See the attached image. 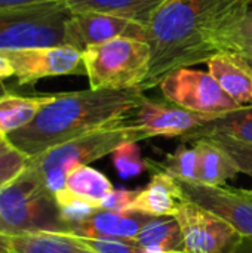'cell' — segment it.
<instances>
[{
  "instance_id": "cell-1",
  "label": "cell",
  "mask_w": 252,
  "mask_h": 253,
  "mask_svg": "<svg viewBox=\"0 0 252 253\" xmlns=\"http://www.w3.org/2000/svg\"><path fill=\"white\" fill-rule=\"evenodd\" d=\"M252 0H166L146 28L151 50L146 92L171 73L208 62L221 40L251 10Z\"/></svg>"
},
{
  "instance_id": "cell-2",
  "label": "cell",
  "mask_w": 252,
  "mask_h": 253,
  "mask_svg": "<svg viewBox=\"0 0 252 253\" xmlns=\"http://www.w3.org/2000/svg\"><path fill=\"white\" fill-rule=\"evenodd\" d=\"M144 98L141 87L56 93L31 123L6 139L15 150L31 159L64 142L129 119Z\"/></svg>"
},
{
  "instance_id": "cell-3",
  "label": "cell",
  "mask_w": 252,
  "mask_h": 253,
  "mask_svg": "<svg viewBox=\"0 0 252 253\" xmlns=\"http://www.w3.org/2000/svg\"><path fill=\"white\" fill-rule=\"evenodd\" d=\"M143 139L146 136L126 119L31 157L28 165L36 169L48 190L55 196L65 188L67 175L74 169L89 166L92 162L113 154L123 142Z\"/></svg>"
},
{
  "instance_id": "cell-4",
  "label": "cell",
  "mask_w": 252,
  "mask_h": 253,
  "mask_svg": "<svg viewBox=\"0 0 252 253\" xmlns=\"http://www.w3.org/2000/svg\"><path fill=\"white\" fill-rule=\"evenodd\" d=\"M0 219L10 237L39 231H67L55 196L28 163L0 190Z\"/></svg>"
},
{
  "instance_id": "cell-5",
  "label": "cell",
  "mask_w": 252,
  "mask_h": 253,
  "mask_svg": "<svg viewBox=\"0 0 252 253\" xmlns=\"http://www.w3.org/2000/svg\"><path fill=\"white\" fill-rule=\"evenodd\" d=\"M89 89L141 87L149 70L151 50L147 42L117 37L82 52Z\"/></svg>"
},
{
  "instance_id": "cell-6",
  "label": "cell",
  "mask_w": 252,
  "mask_h": 253,
  "mask_svg": "<svg viewBox=\"0 0 252 253\" xmlns=\"http://www.w3.org/2000/svg\"><path fill=\"white\" fill-rule=\"evenodd\" d=\"M70 16L64 0L0 9V52L64 44Z\"/></svg>"
},
{
  "instance_id": "cell-7",
  "label": "cell",
  "mask_w": 252,
  "mask_h": 253,
  "mask_svg": "<svg viewBox=\"0 0 252 253\" xmlns=\"http://www.w3.org/2000/svg\"><path fill=\"white\" fill-rule=\"evenodd\" d=\"M159 87L168 102L198 114L223 116L244 108L223 90L209 71L193 70L192 67L171 73Z\"/></svg>"
},
{
  "instance_id": "cell-8",
  "label": "cell",
  "mask_w": 252,
  "mask_h": 253,
  "mask_svg": "<svg viewBox=\"0 0 252 253\" xmlns=\"http://www.w3.org/2000/svg\"><path fill=\"white\" fill-rule=\"evenodd\" d=\"M175 181L184 202L193 203L218 216L227 222L238 236L252 237V190L208 185L180 178H175Z\"/></svg>"
},
{
  "instance_id": "cell-9",
  "label": "cell",
  "mask_w": 252,
  "mask_h": 253,
  "mask_svg": "<svg viewBox=\"0 0 252 253\" xmlns=\"http://www.w3.org/2000/svg\"><path fill=\"white\" fill-rule=\"evenodd\" d=\"M0 55L10 62L19 86L34 84L46 77L85 74L82 52L67 44L10 49Z\"/></svg>"
},
{
  "instance_id": "cell-10",
  "label": "cell",
  "mask_w": 252,
  "mask_h": 253,
  "mask_svg": "<svg viewBox=\"0 0 252 253\" xmlns=\"http://www.w3.org/2000/svg\"><path fill=\"white\" fill-rule=\"evenodd\" d=\"M146 25L101 12H71L65 24L64 44L80 52L91 46L117 37H131L146 42Z\"/></svg>"
},
{
  "instance_id": "cell-11",
  "label": "cell",
  "mask_w": 252,
  "mask_h": 253,
  "mask_svg": "<svg viewBox=\"0 0 252 253\" xmlns=\"http://www.w3.org/2000/svg\"><path fill=\"white\" fill-rule=\"evenodd\" d=\"M175 219L183 233V252L224 253L238 239V233L218 216L183 202Z\"/></svg>"
},
{
  "instance_id": "cell-12",
  "label": "cell",
  "mask_w": 252,
  "mask_h": 253,
  "mask_svg": "<svg viewBox=\"0 0 252 253\" xmlns=\"http://www.w3.org/2000/svg\"><path fill=\"white\" fill-rule=\"evenodd\" d=\"M215 117L218 116L198 114L171 102H159L144 98V101L131 114L129 123L146 138H186L189 133Z\"/></svg>"
},
{
  "instance_id": "cell-13",
  "label": "cell",
  "mask_w": 252,
  "mask_h": 253,
  "mask_svg": "<svg viewBox=\"0 0 252 253\" xmlns=\"http://www.w3.org/2000/svg\"><path fill=\"white\" fill-rule=\"evenodd\" d=\"M153 216L138 212H111L97 209L89 218L68 228V234L80 239H129L134 240Z\"/></svg>"
},
{
  "instance_id": "cell-14",
  "label": "cell",
  "mask_w": 252,
  "mask_h": 253,
  "mask_svg": "<svg viewBox=\"0 0 252 253\" xmlns=\"http://www.w3.org/2000/svg\"><path fill=\"white\" fill-rule=\"evenodd\" d=\"M208 71L241 107H252V68L236 52H220L206 62Z\"/></svg>"
},
{
  "instance_id": "cell-15",
  "label": "cell",
  "mask_w": 252,
  "mask_h": 253,
  "mask_svg": "<svg viewBox=\"0 0 252 253\" xmlns=\"http://www.w3.org/2000/svg\"><path fill=\"white\" fill-rule=\"evenodd\" d=\"M183 202L175 178L165 172L153 170L150 182L138 191L128 212L146 213L153 218L175 216Z\"/></svg>"
},
{
  "instance_id": "cell-16",
  "label": "cell",
  "mask_w": 252,
  "mask_h": 253,
  "mask_svg": "<svg viewBox=\"0 0 252 253\" xmlns=\"http://www.w3.org/2000/svg\"><path fill=\"white\" fill-rule=\"evenodd\" d=\"M166 0H64L71 12H101L149 25Z\"/></svg>"
},
{
  "instance_id": "cell-17",
  "label": "cell",
  "mask_w": 252,
  "mask_h": 253,
  "mask_svg": "<svg viewBox=\"0 0 252 253\" xmlns=\"http://www.w3.org/2000/svg\"><path fill=\"white\" fill-rule=\"evenodd\" d=\"M55 96L56 93L22 96L10 92L0 98V136L7 138L13 132L25 127Z\"/></svg>"
},
{
  "instance_id": "cell-18",
  "label": "cell",
  "mask_w": 252,
  "mask_h": 253,
  "mask_svg": "<svg viewBox=\"0 0 252 253\" xmlns=\"http://www.w3.org/2000/svg\"><path fill=\"white\" fill-rule=\"evenodd\" d=\"M10 253H97L80 237L61 231H39L13 236Z\"/></svg>"
},
{
  "instance_id": "cell-19",
  "label": "cell",
  "mask_w": 252,
  "mask_h": 253,
  "mask_svg": "<svg viewBox=\"0 0 252 253\" xmlns=\"http://www.w3.org/2000/svg\"><path fill=\"white\" fill-rule=\"evenodd\" d=\"M195 148L198 151V182L208 185H224L229 179L239 173L226 151L212 141L206 138L196 139Z\"/></svg>"
},
{
  "instance_id": "cell-20",
  "label": "cell",
  "mask_w": 252,
  "mask_h": 253,
  "mask_svg": "<svg viewBox=\"0 0 252 253\" xmlns=\"http://www.w3.org/2000/svg\"><path fill=\"white\" fill-rule=\"evenodd\" d=\"M214 135L227 136L235 141L252 145V107H244L236 111L218 116L211 122L202 125L183 139L196 141Z\"/></svg>"
},
{
  "instance_id": "cell-21",
  "label": "cell",
  "mask_w": 252,
  "mask_h": 253,
  "mask_svg": "<svg viewBox=\"0 0 252 253\" xmlns=\"http://www.w3.org/2000/svg\"><path fill=\"white\" fill-rule=\"evenodd\" d=\"M134 240L149 253L183 251L184 246L183 233L175 216L153 218Z\"/></svg>"
},
{
  "instance_id": "cell-22",
  "label": "cell",
  "mask_w": 252,
  "mask_h": 253,
  "mask_svg": "<svg viewBox=\"0 0 252 253\" xmlns=\"http://www.w3.org/2000/svg\"><path fill=\"white\" fill-rule=\"evenodd\" d=\"M65 190L100 209L102 200L114 190L110 179L91 166H80L70 172L65 179Z\"/></svg>"
},
{
  "instance_id": "cell-23",
  "label": "cell",
  "mask_w": 252,
  "mask_h": 253,
  "mask_svg": "<svg viewBox=\"0 0 252 253\" xmlns=\"http://www.w3.org/2000/svg\"><path fill=\"white\" fill-rule=\"evenodd\" d=\"M150 169L165 172L174 178L196 181V178H198V151L195 147L189 148L186 145H180L172 154H166L163 162H150Z\"/></svg>"
},
{
  "instance_id": "cell-24",
  "label": "cell",
  "mask_w": 252,
  "mask_h": 253,
  "mask_svg": "<svg viewBox=\"0 0 252 253\" xmlns=\"http://www.w3.org/2000/svg\"><path fill=\"white\" fill-rule=\"evenodd\" d=\"M111 157L113 166L122 179H129L141 175L146 170H150V162L143 159L141 148L135 141L123 142L113 151Z\"/></svg>"
},
{
  "instance_id": "cell-25",
  "label": "cell",
  "mask_w": 252,
  "mask_h": 253,
  "mask_svg": "<svg viewBox=\"0 0 252 253\" xmlns=\"http://www.w3.org/2000/svg\"><path fill=\"white\" fill-rule=\"evenodd\" d=\"M55 200H56V205L59 208L62 222L67 227V231L70 227L80 224L82 221L89 218L97 211V208H94L88 202L70 194L65 188L62 191H59L58 194H55Z\"/></svg>"
},
{
  "instance_id": "cell-26",
  "label": "cell",
  "mask_w": 252,
  "mask_h": 253,
  "mask_svg": "<svg viewBox=\"0 0 252 253\" xmlns=\"http://www.w3.org/2000/svg\"><path fill=\"white\" fill-rule=\"evenodd\" d=\"M202 139V138H201ZM206 139L212 141L217 144L220 148L226 151V154L232 159L235 166L238 168L239 173H245L252 178V145L251 144H244L239 141H235L227 136L221 135H214L208 136Z\"/></svg>"
},
{
  "instance_id": "cell-27",
  "label": "cell",
  "mask_w": 252,
  "mask_h": 253,
  "mask_svg": "<svg viewBox=\"0 0 252 253\" xmlns=\"http://www.w3.org/2000/svg\"><path fill=\"white\" fill-rule=\"evenodd\" d=\"M252 50V10L221 40V52L245 55Z\"/></svg>"
},
{
  "instance_id": "cell-28",
  "label": "cell",
  "mask_w": 252,
  "mask_h": 253,
  "mask_svg": "<svg viewBox=\"0 0 252 253\" xmlns=\"http://www.w3.org/2000/svg\"><path fill=\"white\" fill-rule=\"evenodd\" d=\"M28 157L13 147L0 154V190L12 182L27 166Z\"/></svg>"
},
{
  "instance_id": "cell-29",
  "label": "cell",
  "mask_w": 252,
  "mask_h": 253,
  "mask_svg": "<svg viewBox=\"0 0 252 253\" xmlns=\"http://www.w3.org/2000/svg\"><path fill=\"white\" fill-rule=\"evenodd\" d=\"M97 253H149L135 240L129 239H82Z\"/></svg>"
},
{
  "instance_id": "cell-30",
  "label": "cell",
  "mask_w": 252,
  "mask_h": 253,
  "mask_svg": "<svg viewBox=\"0 0 252 253\" xmlns=\"http://www.w3.org/2000/svg\"><path fill=\"white\" fill-rule=\"evenodd\" d=\"M140 190H126V188H119L113 190L101 203L100 209L104 211H111V212H128L131 203L135 200L137 194Z\"/></svg>"
},
{
  "instance_id": "cell-31",
  "label": "cell",
  "mask_w": 252,
  "mask_h": 253,
  "mask_svg": "<svg viewBox=\"0 0 252 253\" xmlns=\"http://www.w3.org/2000/svg\"><path fill=\"white\" fill-rule=\"evenodd\" d=\"M229 253H252V237L238 236V239L229 248Z\"/></svg>"
},
{
  "instance_id": "cell-32",
  "label": "cell",
  "mask_w": 252,
  "mask_h": 253,
  "mask_svg": "<svg viewBox=\"0 0 252 253\" xmlns=\"http://www.w3.org/2000/svg\"><path fill=\"white\" fill-rule=\"evenodd\" d=\"M10 236L0 219V253H10Z\"/></svg>"
},
{
  "instance_id": "cell-33",
  "label": "cell",
  "mask_w": 252,
  "mask_h": 253,
  "mask_svg": "<svg viewBox=\"0 0 252 253\" xmlns=\"http://www.w3.org/2000/svg\"><path fill=\"white\" fill-rule=\"evenodd\" d=\"M45 1H50V0H0V9L25 6V4H36V3H45Z\"/></svg>"
},
{
  "instance_id": "cell-34",
  "label": "cell",
  "mask_w": 252,
  "mask_h": 253,
  "mask_svg": "<svg viewBox=\"0 0 252 253\" xmlns=\"http://www.w3.org/2000/svg\"><path fill=\"white\" fill-rule=\"evenodd\" d=\"M9 77H13V68L10 62L0 55V80H6Z\"/></svg>"
},
{
  "instance_id": "cell-35",
  "label": "cell",
  "mask_w": 252,
  "mask_h": 253,
  "mask_svg": "<svg viewBox=\"0 0 252 253\" xmlns=\"http://www.w3.org/2000/svg\"><path fill=\"white\" fill-rule=\"evenodd\" d=\"M10 148H12V145L9 144V141L6 138H1L0 136V154L4 153V151H7V150H10Z\"/></svg>"
},
{
  "instance_id": "cell-36",
  "label": "cell",
  "mask_w": 252,
  "mask_h": 253,
  "mask_svg": "<svg viewBox=\"0 0 252 253\" xmlns=\"http://www.w3.org/2000/svg\"><path fill=\"white\" fill-rule=\"evenodd\" d=\"M7 93H10V90H9L7 84L4 83V80H0V98H3V96H4V95H7Z\"/></svg>"
},
{
  "instance_id": "cell-37",
  "label": "cell",
  "mask_w": 252,
  "mask_h": 253,
  "mask_svg": "<svg viewBox=\"0 0 252 253\" xmlns=\"http://www.w3.org/2000/svg\"><path fill=\"white\" fill-rule=\"evenodd\" d=\"M247 61H248V64L251 65V68H252V50L251 52H248V53H245V55H242Z\"/></svg>"
},
{
  "instance_id": "cell-38",
  "label": "cell",
  "mask_w": 252,
  "mask_h": 253,
  "mask_svg": "<svg viewBox=\"0 0 252 253\" xmlns=\"http://www.w3.org/2000/svg\"><path fill=\"white\" fill-rule=\"evenodd\" d=\"M162 253H186V252H183V251H174V252H162Z\"/></svg>"
}]
</instances>
